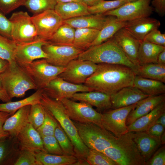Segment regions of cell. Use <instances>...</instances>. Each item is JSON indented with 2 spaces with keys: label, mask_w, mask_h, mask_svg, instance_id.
<instances>
[{
  "label": "cell",
  "mask_w": 165,
  "mask_h": 165,
  "mask_svg": "<svg viewBox=\"0 0 165 165\" xmlns=\"http://www.w3.org/2000/svg\"><path fill=\"white\" fill-rule=\"evenodd\" d=\"M97 64L96 71L84 83L92 91L111 95L124 87L133 85L136 75L130 68L122 65Z\"/></svg>",
  "instance_id": "1"
},
{
  "label": "cell",
  "mask_w": 165,
  "mask_h": 165,
  "mask_svg": "<svg viewBox=\"0 0 165 165\" xmlns=\"http://www.w3.org/2000/svg\"><path fill=\"white\" fill-rule=\"evenodd\" d=\"M40 103L57 121L70 140L75 156L79 160L86 161L89 149L82 141L76 127L61 102L49 97L43 92Z\"/></svg>",
  "instance_id": "2"
},
{
  "label": "cell",
  "mask_w": 165,
  "mask_h": 165,
  "mask_svg": "<svg viewBox=\"0 0 165 165\" xmlns=\"http://www.w3.org/2000/svg\"><path fill=\"white\" fill-rule=\"evenodd\" d=\"M77 59L96 64L123 65L131 68L135 75L138 67L127 57L112 37L100 44L90 47L82 53Z\"/></svg>",
  "instance_id": "3"
},
{
  "label": "cell",
  "mask_w": 165,
  "mask_h": 165,
  "mask_svg": "<svg viewBox=\"0 0 165 165\" xmlns=\"http://www.w3.org/2000/svg\"><path fill=\"white\" fill-rule=\"evenodd\" d=\"M73 122L82 141L89 149L102 152L106 148L119 145V138L104 128L92 123Z\"/></svg>",
  "instance_id": "4"
},
{
  "label": "cell",
  "mask_w": 165,
  "mask_h": 165,
  "mask_svg": "<svg viewBox=\"0 0 165 165\" xmlns=\"http://www.w3.org/2000/svg\"><path fill=\"white\" fill-rule=\"evenodd\" d=\"M0 78L3 90L11 99L24 97L29 90L38 89L24 69L16 62L9 64Z\"/></svg>",
  "instance_id": "5"
},
{
  "label": "cell",
  "mask_w": 165,
  "mask_h": 165,
  "mask_svg": "<svg viewBox=\"0 0 165 165\" xmlns=\"http://www.w3.org/2000/svg\"><path fill=\"white\" fill-rule=\"evenodd\" d=\"M22 67L38 89H43L53 79L58 77L65 68L49 63L45 59L35 60Z\"/></svg>",
  "instance_id": "6"
},
{
  "label": "cell",
  "mask_w": 165,
  "mask_h": 165,
  "mask_svg": "<svg viewBox=\"0 0 165 165\" xmlns=\"http://www.w3.org/2000/svg\"><path fill=\"white\" fill-rule=\"evenodd\" d=\"M9 19L11 23V39L16 43L30 42L38 37L31 17L27 12L14 13Z\"/></svg>",
  "instance_id": "7"
},
{
  "label": "cell",
  "mask_w": 165,
  "mask_h": 165,
  "mask_svg": "<svg viewBox=\"0 0 165 165\" xmlns=\"http://www.w3.org/2000/svg\"><path fill=\"white\" fill-rule=\"evenodd\" d=\"M64 106L70 118L74 121L92 123L103 127L102 114L96 111L90 105L83 102H75L68 98L60 101Z\"/></svg>",
  "instance_id": "8"
},
{
  "label": "cell",
  "mask_w": 165,
  "mask_h": 165,
  "mask_svg": "<svg viewBox=\"0 0 165 165\" xmlns=\"http://www.w3.org/2000/svg\"><path fill=\"white\" fill-rule=\"evenodd\" d=\"M151 0H138L127 2L103 14L114 16L125 21L149 17L153 12V8L150 5Z\"/></svg>",
  "instance_id": "9"
},
{
  "label": "cell",
  "mask_w": 165,
  "mask_h": 165,
  "mask_svg": "<svg viewBox=\"0 0 165 165\" xmlns=\"http://www.w3.org/2000/svg\"><path fill=\"white\" fill-rule=\"evenodd\" d=\"M136 104L114 108L102 114V127L117 137L128 133L127 126L126 123L127 119Z\"/></svg>",
  "instance_id": "10"
},
{
  "label": "cell",
  "mask_w": 165,
  "mask_h": 165,
  "mask_svg": "<svg viewBox=\"0 0 165 165\" xmlns=\"http://www.w3.org/2000/svg\"><path fill=\"white\" fill-rule=\"evenodd\" d=\"M97 66V64L89 61L75 59L70 61L58 77L72 83H84L96 71Z\"/></svg>",
  "instance_id": "11"
},
{
  "label": "cell",
  "mask_w": 165,
  "mask_h": 165,
  "mask_svg": "<svg viewBox=\"0 0 165 165\" xmlns=\"http://www.w3.org/2000/svg\"><path fill=\"white\" fill-rule=\"evenodd\" d=\"M48 42L38 37L30 42L16 43L14 54L16 62L24 66L35 60L47 58V55L43 50L42 46Z\"/></svg>",
  "instance_id": "12"
},
{
  "label": "cell",
  "mask_w": 165,
  "mask_h": 165,
  "mask_svg": "<svg viewBox=\"0 0 165 165\" xmlns=\"http://www.w3.org/2000/svg\"><path fill=\"white\" fill-rule=\"evenodd\" d=\"M31 17L38 37L47 41L63 23L54 9L48 10Z\"/></svg>",
  "instance_id": "13"
},
{
  "label": "cell",
  "mask_w": 165,
  "mask_h": 165,
  "mask_svg": "<svg viewBox=\"0 0 165 165\" xmlns=\"http://www.w3.org/2000/svg\"><path fill=\"white\" fill-rule=\"evenodd\" d=\"M42 49L47 55L45 59L53 65L65 67L73 60L78 58L84 51L73 46L57 45L48 42Z\"/></svg>",
  "instance_id": "14"
},
{
  "label": "cell",
  "mask_w": 165,
  "mask_h": 165,
  "mask_svg": "<svg viewBox=\"0 0 165 165\" xmlns=\"http://www.w3.org/2000/svg\"><path fill=\"white\" fill-rule=\"evenodd\" d=\"M44 92L49 97L57 101L71 98L75 94L92 91L85 85L72 83L57 77L52 80L46 87Z\"/></svg>",
  "instance_id": "15"
},
{
  "label": "cell",
  "mask_w": 165,
  "mask_h": 165,
  "mask_svg": "<svg viewBox=\"0 0 165 165\" xmlns=\"http://www.w3.org/2000/svg\"><path fill=\"white\" fill-rule=\"evenodd\" d=\"M112 37L127 57L138 66V52L141 41L134 37L124 28L118 30Z\"/></svg>",
  "instance_id": "16"
},
{
  "label": "cell",
  "mask_w": 165,
  "mask_h": 165,
  "mask_svg": "<svg viewBox=\"0 0 165 165\" xmlns=\"http://www.w3.org/2000/svg\"><path fill=\"white\" fill-rule=\"evenodd\" d=\"M110 95L114 108L131 105L149 96L133 86L124 87Z\"/></svg>",
  "instance_id": "17"
},
{
  "label": "cell",
  "mask_w": 165,
  "mask_h": 165,
  "mask_svg": "<svg viewBox=\"0 0 165 165\" xmlns=\"http://www.w3.org/2000/svg\"><path fill=\"white\" fill-rule=\"evenodd\" d=\"M16 138L21 150H26L34 153L40 151L47 152L44 148L39 133L30 123L27 125Z\"/></svg>",
  "instance_id": "18"
},
{
  "label": "cell",
  "mask_w": 165,
  "mask_h": 165,
  "mask_svg": "<svg viewBox=\"0 0 165 165\" xmlns=\"http://www.w3.org/2000/svg\"><path fill=\"white\" fill-rule=\"evenodd\" d=\"M133 139L146 164L162 144L160 138L150 136L145 131L134 132Z\"/></svg>",
  "instance_id": "19"
},
{
  "label": "cell",
  "mask_w": 165,
  "mask_h": 165,
  "mask_svg": "<svg viewBox=\"0 0 165 165\" xmlns=\"http://www.w3.org/2000/svg\"><path fill=\"white\" fill-rule=\"evenodd\" d=\"M165 101V94L149 96L139 101L129 114L126 120V125H129L138 118L147 114Z\"/></svg>",
  "instance_id": "20"
},
{
  "label": "cell",
  "mask_w": 165,
  "mask_h": 165,
  "mask_svg": "<svg viewBox=\"0 0 165 165\" xmlns=\"http://www.w3.org/2000/svg\"><path fill=\"white\" fill-rule=\"evenodd\" d=\"M31 106L28 105L21 108L6 119L3 126V129L10 136L16 137L29 123Z\"/></svg>",
  "instance_id": "21"
},
{
  "label": "cell",
  "mask_w": 165,
  "mask_h": 165,
  "mask_svg": "<svg viewBox=\"0 0 165 165\" xmlns=\"http://www.w3.org/2000/svg\"><path fill=\"white\" fill-rule=\"evenodd\" d=\"M160 25L159 20L148 17L128 21L124 28L137 39L142 41L150 31L158 29Z\"/></svg>",
  "instance_id": "22"
},
{
  "label": "cell",
  "mask_w": 165,
  "mask_h": 165,
  "mask_svg": "<svg viewBox=\"0 0 165 165\" xmlns=\"http://www.w3.org/2000/svg\"><path fill=\"white\" fill-rule=\"evenodd\" d=\"M71 98L75 101L86 103L100 111H104L112 108L110 95L101 92L92 91L78 92L74 94Z\"/></svg>",
  "instance_id": "23"
},
{
  "label": "cell",
  "mask_w": 165,
  "mask_h": 165,
  "mask_svg": "<svg viewBox=\"0 0 165 165\" xmlns=\"http://www.w3.org/2000/svg\"><path fill=\"white\" fill-rule=\"evenodd\" d=\"M110 16L102 14H90L63 20L75 29L79 28H94L101 30L111 17Z\"/></svg>",
  "instance_id": "24"
},
{
  "label": "cell",
  "mask_w": 165,
  "mask_h": 165,
  "mask_svg": "<svg viewBox=\"0 0 165 165\" xmlns=\"http://www.w3.org/2000/svg\"><path fill=\"white\" fill-rule=\"evenodd\" d=\"M165 112V102L158 105L147 114L138 118L127 126L128 132H147L156 123L158 118Z\"/></svg>",
  "instance_id": "25"
},
{
  "label": "cell",
  "mask_w": 165,
  "mask_h": 165,
  "mask_svg": "<svg viewBox=\"0 0 165 165\" xmlns=\"http://www.w3.org/2000/svg\"><path fill=\"white\" fill-rule=\"evenodd\" d=\"M54 10L63 20L90 14L88 6L79 2L57 3Z\"/></svg>",
  "instance_id": "26"
},
{
  "label": "cell",
  "mask_w": 165,
  "mask_h": 165,
  "mask_svg": "<svg viewBox=\"0 0 165 165\" xmlns=\"http://www.w3.org/2000/svg\"><path fill=\"white\" fill-rule=\"evenodd\" d=\"M165 49V46L156 45L142 40L141 41L138 52L140 65L150 63H157L159 53Z\"/></svg>",
  "instance_id": "27"
},
{
  "label": "cell",
  "mask_w": 165,
  "mask_h": 165,
  "mask_svg": "<svg viewBox=\"0 0 165 165\" xmlns=\"http://www.w3.org/2000/svg\"><path fill=\"white\" fill-rule=\"evenodd\" d=\"M133 86L148 96L159 95L165 93V85L160 81L135 75Z\"/></svg>",
  "instance_id": "28"
},
{
  "label": "cell",
  "mask_w": 165,
  "mask_h": 165,
  "mask_svg": "<svg viewBox=\"0 0 165 165\" xmlns=\"http://www.w3.org/2000/svg\"><path fill=\"white\" fill-rule=\"evenodd\" d=\"M128 22L111 16L106 24L100 30L97 37L90 47L100 44L112 38L118 30L124 28Z\"/></svg>",
  "instance_id": "29"
},
{
  "label": "cell",
  "mask_w": 165,
  "mask_h": 165,
  "mask_svg": "<svg viewBox=\"0 0 165 165\" xmlns=\"http://www.w3.org/2000/svg\"><path fill=\"white\" fill-rule=\"evenodd\" d=\"M34 153L42 165H73L78 160L75 156L54 155L42 151Z\"/></svg>",
  "instance_id": "30"
},
{
  "label": "cell",
  "mask_w": 165,
  "mask_h": 165,
  "mask_svg": "<svg viewBox=\"0 0 165 165\" xmlns=\"http://www.w3.org/2000/svg\"><path fill=\"white\" fill-rule=\"evenodd\" d=\"M43 92L42 89H38L32 95L22 100L0 103V111L7 112L12 115L18 109L25 106L40 103Z\"/></svg>",
  "instance_id": "31"
},
{
  "label": "cell",
  "mask_w": 165,
  "mask_h": 165,
  "mask_svg": "<svg viewBox=\"0 0 165 165\" xmlns=\"http://www.w3.org/2000/svg\"><path fill=\"white\" fill-rule=\"evenodd\" d=\"M99 31L94 28L75 29L72 46L83 51L86 50L96 39Z\"/></svg>",
  "instance_id": "32"
},
{
  "label": "cell",
  "mask_w": 165,
  "mask_h": 165,
  "mask_svg": "<svg viewBox=\"0 0 165 165\" xmlns=\"http://www.w3.org/2000/svg\"><path fill=\"white\" fill-rule=\"evenodd\" d=\"M141 77L165 82V65L150 63L138 66L136 74Z\"/></svg>",
  "instance_id": "33"
},
{
  "label": "cell",
  "mask_w": 165,
  "mask_h": 165,
  "mask_svg": "<svg viewBox=\"0 0 165 165\" xmlns=\"http://www.w3.org/2000/svg\"><path fill=\"white\" fill-rule=\"evenodd\" d=\"M75 30L69 25L63 23L48 42L57 45L72 46Z\"/></svg>",
  "instance_id": "34"
},
{
  "label": "cell",
  "mask_w": 165,
  "mask_h": 165,
  "mask_svg": "<svg viewBox=\"0 0 165 165\" xmlns=\"http://www.w3.org/2000/svg\"><path fill=\"white\" fill-rule=\"evenodd\" d=\"M16 43L0 34V57L7 61L9 64L16 63L14 54Z\"/></svg>",
  "instance_id": "35"
},
{
  "label": "cell",
  "mask_w": 165,
  "mask_h": 165,
  "mask_svg": "<svg viewBox=\"0 0 165 165\" xmlns=\"http://www.w3.org/2000/svg\"><path fill=\"white\" fill-rule=\"evenodd\" d=\"M56 0H27L24 6L35 15L50 9H54Z\"/></svg>",
  "instance_id": "36"
},
{
  "label": "cell",
  "mask_w": 165,
  "mask_h": 165,
  "mask_svg": "<svg viewBox=\"0 0 165 165\" xmlns=\"http://www.w3.org/2000/svg\"><path fill=\"white\" fill-rule=\"evenodd\" d=\"M125 0H101L98 3L93 6L88 7V10L90 14H102L116 9L125 3Z\"/></svg>",
  "instance_id": "37"
},
{
  "label": "cell",
  "mask_w": 165,
  "mask_h": 165,
  "mask_svg": "<svg viewBox=\"0 0 165 165\" xmlns=\"http://www.w3.org/2000/svg\"><path fill=\"white\" fill-rule=\"evenodd\" d=\"M54 136L65 155L75 156L72 143L58 123L54 132Z\"/></svg>",
  "instance_id": "38"
},
{
  "label": "cell",
  "mask_w": 165,
  "mask_h": 165,
  "mask_svg": "<svg viewBox=\"0 0 165 165\" xmlns=\"http://www.w3.org/2000/svg\"><path fill=\"white\" fill-rule=\"evenodd\" d=\"M45 110L40 103L31 105L29 116V122L37 130L43 123Z\"/></svg>",
  "instance_id": "39"
},
{
  "label": "cell",
  "mask_w": 165,
  "mask_h": 165,
  "mask_svg": "<svg viewBox=\"0 0 165 165\" xmlns=\"http://www.w3.org/2000/svg\"><path fill=\"white\" fill-rule=\"evenodd\" d=\"M86 160L90 165H117L103 153L92 149H89Z\"/></svg>",
  "instance_id": "40"
},
{
  "label": "cell",
  "mask_w": 165,
  "mask_h": 165,
  "mask_svg": "<svg viewBox=\"0 0 165 165\" xmlns=\"http://www.w3.org/2000/svg\"><path fill=\"white\" fill-rule=\"evenodd\" d=\"M45 110V116L44 122L42 125L36 130L41 137L54 135V132L58 122L50 113Z\"/></svg>",
  "instance_id": "41"
},
{
  "label": "cell",
  "mask_w": 165,
  "mask_h": 165,
  "mask_svg": "<svg viewBox=\"0 0 165 165\" xmlns=\"http://www.w3.org/2000/svg\"><path fill=\"white\" fill-rule=\"evenodd\" d=\"M41 137L44 148L47 153L57 155H65L54 135Z\"/></svg>",
  "instance_id": "42"
},
{
  "label": "cell",
  "mask_w": 165,
  "mask_h": 165,
  "mask_svg": "<svg viewBox=\"0 0 165 165\" xmlns=\"http://www.w3.org/2000/svg\"><path fill=\"white\" fill-rule=\"evenodd\" d=\"M14 165H42L37 160L34 152L26 150H21Z\"/></svg>",
  "instance_id": "43"
},
{
  "label": "cell",
  "mask_w": 165,
  "mask_h": 165,
  "mask_svg": "<svg viewBox=\"0 0 165 165\" xmlns=\"http://www.w3.org/2000/svg\"><path fill=\"white\" fill-rule=\"evenodd\" d=\"M27 0H0V11L4 14H8L21 6H24Z\"/></svg>",
  "instance_id": "44"
},
{
  "label": "cell",
  "mask_w": 165,
  "mask_h": 165,
  "mask_svg": "<svg viewBox=\"0 0 165 165\" xmlns=\"http://www.w3.org/2000/svg\"><path fill=\"white\" fill-rule=\"evenodd\" d=\"M143 40L165 46V34L162 33L158 29H156L147 34Z\"/></svg>",
  "instance_id": "45"
},
{
  "label": "cell",
  "mask_w": 165,
  "mask_h": 165,
  "mask_svg": "<svg viewBox=\"0 0 165 165\" xmlns=\"http://www.w3.org/2000/svg\"><path fill=\"white\" fill-rule=\"evenodd\" d=\"M11 23L9 19L0 11V34L11 39Z\"/></svg>",
  "instance_id": "46"
},
{
  "label": "cell",
  "mask_w": 165,
  "mask_h": 165,
  "mask_svg": "<svg viewBox=\"0 0 165 165\" xmlns=\"http://www.w3.org/2000/svg\"><path fill=\"white\" fill-rule=\"evenodd\" d=\"M148 164L150 165H165L164 147L161 148L156 152Z\"/></svg>",
  "instance_id": "47"
},
{
  "label": "cell",
  "mask_w": 165,
  "mask_h": 165,
  "mask_svg": "<svg viewBox=\"0 0 165 165\" xmlns=\"http://www.w3.org/2000/svg\"><path fill=\"white\" fill-rule=\"evenodd\" d=\"M11 115L8 112L0 111V139L10 137L9 134L4 130L3 126L6 119Z\"/></svg>",
  "instance_id": "48"
},
{
  "label": "cell",
  "mask_w": 165,
  "mask_h": 165,
  "mask_svg": "<svg viewBox=\"0 0 165 165\" xmlns=\"http://www.w3.org/2000/svg\"><path fill=\"white\" fill-rule=\"evenodd\" d=\"M152 4L155 12L162 17L165 14V0H152Z\"/></svg>",
  "instance_id": "49"
},
{
  "label": "cell",
  "mask_w": 165,
  "mask_h": 165,
  "mask_svg": "<svg viewBox=\"0 0 165 165\" xmlns=\"http://www.w3.org/2000/svg\"><path fill=\"white\" fill-rule=\"evenodd\" d=\"M165 127L161 125L156 123L146 132L150 136L160 138L164 132Z\"/></svg>",
  "instance_id": "50"
},
{
  "label": "cell",
  "mask_w": 165,
  "mask_h": 165,
  "mask_svg": "<svg viewBox=\"0 0 165 165\" xmlns=\"http://www.w3.org/2000/svg\"><path fill=\"white\" fill-rule=\"evenodd\" d=\"M6 138L0 139V163L6 157L7 153L8 143Z\"/></svg>",
  "instance_id": "51"
},
{
  "label": "cell",
  "mask_w": 165,
  "mask_h": 165,
  "mask_svg": "<svg viewBox=\"0 0 165 165\" xmlns=\"http://www.w3.org/2000/svg\"><path fill=\"white\" fill-rule=\"evenodd\" d=\"M9 65L7 61L0 57V75L6 70Z\"/></svg>",
  "instance_id": "52"
},
{
  "label": "cell",
  "mask_w": 165,
  "mask_h": 165,
  "mask_svg": "<svg viewBox=\"0 0 165 165\" xmlns=\"http://www.w3.org/2000/svg\"><path fill=\"white\" fill-rule=\"evenodd\" d=\"M157 63L161 65H165V49L159 54L157 59Z\"/></svg>",
  "instance_id": "53"
},
{
  "label": "cell",
  "mask_w": 165,
  "mask_h": 165,
  "mask_svg": "<svg viewBox=\"0 0 165 165\" xmlns=\"http://www.w3.org/2000/svg\"><path fill=\"white\" fill-rule=\"evenodd\" d=\"M0 100L5 103L10 101L11 99L9 97L4 90H0Z\"/></svg>",
  "instance_id": "54"
},
{
  "label": "cell",
  "mask_w": 165,
  "mask_h": 165,
  "mask_svg": "<svg viewBox=\"0 0 165 165\" xmlns=\"http://www.w3.org/2000/svg\"><path fill=\"white\" fill-rule=\"evenodd\" d=\"M88 7L95 5L101 0H81Z\"/></svg>",
  "instance_id": "55"
},
{
  "label": "cell",
  "mask_w": 165,
  "mask_h": 165,
  "mask_svg": "<svg viewBox=\"0 0 165 165\" xmlns=\"http://www.w3.org/2000/svg\"><path fill=\"white\" fill-rule=\"evenodd\" d=\"M156 123L161 125L165 127V112L163 113L158 118L156 121Z\"/></svg>",
  "instance_id": "56"
},
{
  "label": "cell",
  "mask_w": 165,
  "mask_h": 165,
  "mask_svg": "<svg viewBox=\"0 0 165 165\" xmlns=\"http://www.w3.org/2000/svg\"><path fill=\"white\" fill-rule=\"evenodd\" d=\"M56 1L57 3L76 2L84 4L81 0H56Z\"/></svg>",
  "instance_id": "57"
},
{
  "label": "cell",
  "mask_w": 165,
  "mask_h": 165,
  "mask_svg": "<svg viewBox=\"0 0 165 165\" xmlns=\"http://www.w3.org/2000/svg\"><path fill=\"white\" fill-rule=\"evenodd\" d=\"M165 132H163L160 137V140L162 144H164L165 143Z\"/></svg>",
  "instance_id": "58"
},
{
  "label": "cell",
  "mask_w": 165,
  "mask_h": 165,
  "mask_svg": "<svg viewBox=\"0 0 165 165\" xmlns=\"http://www.w3.org/2000/svg\"><path fill=\"white\" fill-rule=\"evenodd\" d=\"M4 90L3 89L2 85L1 78H0V90Z\"/></svg>",
  "instance_id": "59"
},
{
  "label": "cell",
  "mask_w": 165,
  "mask_h": 165,
  "mask_svg": "<svg viewBox=\"0 0 165 165\" xmlns=\"http://www.w3.org/2000/svg\"><path fill=\"white\" fill-rule=\"evenodd\" d=\"M127 2H130L135 1L138 0H125Z\"/></svg>",
  "instance_id": "60"
}]
</instances>
